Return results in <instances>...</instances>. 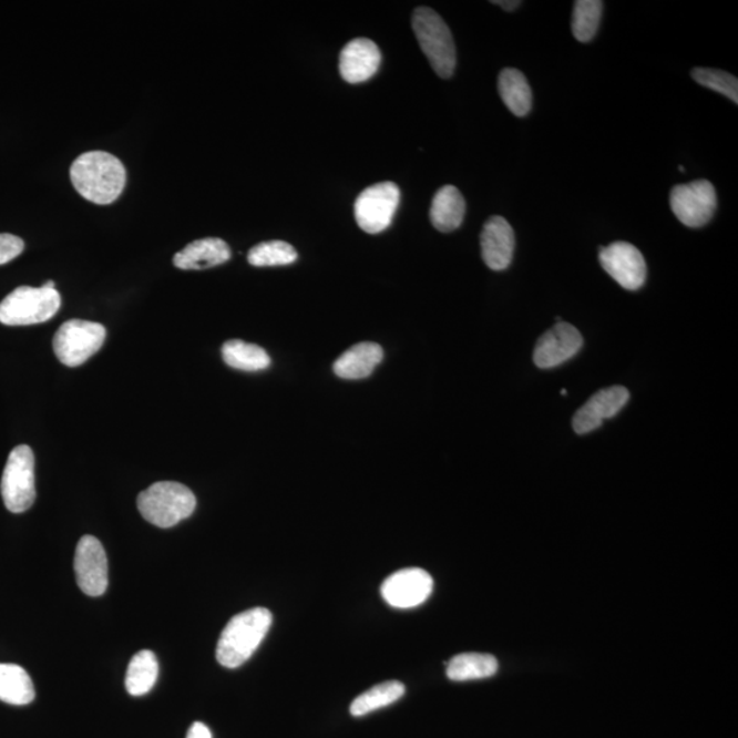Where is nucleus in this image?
Segmentation results:
<instances>
[{"label": "nucleus", "instance_id": "nucleus-16", "mask_svg": "<svg viewBox=\"0 0 738 738\" xmlns=\"http://www.w3.org/2000/svg\"><path fill=\"white\" fill-rule=\"evenodd\" d=\"M480 245H482L483 260L489 268L494 271H503L512 265L515 246L514 232L502 216H491L485 222L482 236H480Z\"/></svg>", "mask_w": 738, "mask_h": 738}, {"label": "nucleus", "instance_id": "nucleus-18", "mask_svg": "<svg viewBox=\"0 0 738 738\" xmlns=\"http://www.w3.org/2000/svg\"><path fill=\"white\" fill-rule=\"evenodd\" d=\"M383 360V349L378 344H357L334 362L337 377L349 380L368 378Z\"/></svg>", "mask_w": 738, "mask_h": 738}, {"label": "nucleus", "instance_id": "nucleus-23", "mask_svg": "<svg viewBox=\"0 0 738 738\" xmlns=\"http://www.w3.org/2000/svg\"><path fill=\"white\" fill-rule=\"evenodd\" d=\"M222 357L228 367L238 371L257 372L267 369L271 359L267 351L257 345L232 339L222 347Z\"/></svg>", "mask_w": 738, "mask_h": 738}, {"label": "nucleus", "instance_id": "nucleus-25", "mask_svg": "<svg viewBox=\"0 0 738 738\" xmlns=\"http://www.w3.org/2000/svg\"><path fill=\"white\" fill-rule=\"evenodd\" d=\"M406 695V685L400 681H386L375 685L367 693L357 696L350 706L353 717H365L367 714L388 707Z\"/></svg>", "mask_w": 738, "mask_h": 738}, {"label": "nucleus", "instance_id": "nucleus-17", "mask_svg": "<svg viewBox=\"0 0 738 738\" xmlns=\"http://www.w3.org/2000/svg\"><path fill=\"white\" fill-rule=\"evenodd\" d=\"M230 246L224 239L208 237L197 239L174 256V266L180 269H207L230 260Z\"/></svg>", "mask_w": 738, "mask_h": 738}, {"label": "nucleus", "instance_id": "nucleus-27", "mask_svg": "<svg viewBox=\"0 0 738 738\" xmlns=\"http://www.w3.org/2000/svg\"><path fill=\"white\" fill-rule=\"evenodd\" d=\"M297 252L285 242L257 244L249 250L248 263L255 267H275L291 265L297 260Z\"/></svg>", "mask_w": 738, "mask_h": 738}, {"label": "nucleus", "instance_id": "nucleus-26", "mask_svg": "<svg viewBox=\"0 0 738 738\" xmlns=\"http://www.w3.org/2000/svg\"><path fill=\"white\" fill-rule=\"evenodd\" d=\"M603 13L601 0H577L574 2L572 16L573 37L580 43H588L599 29Z\"/></svg>", "mask_w": 738, "mask_h": 738}, {"label": "nucleus", "instance_id": "nucleus-22", "mask_svg": "<svg viewBox=\"0 0 738 738\" xmlns=\"http://www.w3.org/2000/svg\"><path fill=\"white\" fill-rule=\"evenodd\" d=\"M498 660L490 654L467 653L455 655L448 664V677L451 681H472L489 678L498 672Z\"/></svg>", "mask_w": 738, "mask_h": 738}, {"label": "nucleus", "instance_id": "nucleus-12", "mask_svg": "<svg viewBox=\"0 0 738 738\" xmlns=\"http://www.w3.org/2000/svg\"><path fill=\"white\" fill-rule=\"evenodd\" d=\"M433 590L430 573L420 567H408L398 571L385 580L382 596L390 606L396 608H413L429 599Z\"/></svg>", "mask_w": 738, "mask_h": 738}, {"label": "nucleus", "instance_id": "nucleus-4", "mask_svg": "<svg viewBox=\"0 0 738 738\" xmlns=\"http://www.w3.org/2000/svg\"><path fill=\"white\" fill-rule=\"evenodd\" d=\"M412 27L433 72L441 79H450L455 70L457 52L453 34L447 22L437 11L423 6L413 11Z\"/></svg>", "mask_w": 738, "mask_h": 738}, {"label": "nucleus", "instance_id": "nucleus-11", "mask_svg": "<svg viewBox=\"0 0 738 738\" xmlns=\"http://www.w3.org/2000/svg\"><path fill=\"white\" fill-rule=\"evenodd\" d=\"M74 572L82 593L101 596L109 587V564L102 543L86 535L80 539L74 556Z\"/></svg>", "mask_w": 738, "mask_h": 738}, {"label": "nucleus", "instance_id": "nucleus-3", "mask_svg": "<svg viewBox=\"0 0 738 738\" xmlns=\"http://www.w3.org/2000/svg\"><path fill=\"white\" fill-rule=\"evenodd\" d=\"M197 502L186 485L175 482L152 484L137 498V508L143 517L160 529H172L191 517Z\"/></svg>", "mask_w": 738, "mask_h": 738}, {"label": "nucleus", "instance_id": "nucleus-2", "mask_svg": "<svg viewBox=\"0 0 738 738\" xmlns=\"http://www.w3.org/2000/svg\"><path fill=\"white\" fill-rule=\"evenodd\" d=\"M273 614L265 607L250 608L228 621L216 647V659L227 669L245 664L265 640Z\"/></svg>", "mask_w": 738, "mask_h": 738}, {"label": "nucleus", "instance_id": "nucleus-10", "mask_svg": "<svg viewBox=\"0 0 738 738\" xmlns=\"http://www.w3.org/2000/svg\"><path fill=\"white\" fill-rule=\"evenodd\" d=\"M599 262L615 283L626 290H638L646 283V260L635 245L621 242L605 246L601 248Z\"/></svg>", "mask_w": 738, "mask_h": 738}, {"label": "nucleus", "instance_id": "nucleus-20", "mask_svg": "<svg viewBox=\"0 0 738 738\" xmlns=\"http://www.w3.org/2000/svg\"><path fill=\"white\" fill-rule=\"evenodd\" d=\"M498 91L515 116H525L532 109V91L525 75L517 69H503L498 78Z\"/></svg>", "mask_w": 738, "mask_h": 738}, {"label": "nucleus", "instance_id": "nucleus-19", "mask_svg": "<svg viewBox=\"0 0 738 738\" xmlns=\"http://www.w3.org/2000/svg\"><path fill=\"white\" fill-rule=\"evenodd\" d=\"M465 211V198L461 195V192L455 186H443L432 198L431 224L439 232H454L464 221Z\"/></svg>", "mask_w": 738, "mask_h": 738}, {"label": "nucleus", "instance_id": "nucleus-14", "mask_svg": "<svg viewBox=\"0 0 738 738\" xmlns=\"http://www.w3.org/2000/svg\"><path fill=\"white\" fill-rule=\"evenodd\" d=\"M629 401V391L623 386L597 391L573 418V429L580 435L588 433L603 424L606 419L614 418Z\"/></svg>", "mask_w": 738, "mask_h": 738}, {"label": "nucleus", "instance_id": "nucleus-15", "mask_svg": "<svg viewBox=\"0 0 738 738\" xmlns=\"http://www.w3.org/2000/svg\"><path fill=\"white\" fill-rule=\"evenodd\" d=\"M382 62L379 47L366 38L353 39L339 55V72L349 84H360L377 74Z\"/></svg>", "mask_w": 738, "mask_h": 738}, {"label": "nucleus", "instance_id": "nucleus-30", "mask_svg": "<svg viewBox=\"0 0 738 738\" xmlns=\"http://www.w3.org/2000/svg\"><path fill=\"white\" fill-rule=\"evenodd\" d=\"M186 738H213L209 729L202 722H195L191 726L189 731H187Z\"/></svg>", "mask_w": 738, "mask_h": 738}, {"label": "nucleus", "instance_id": "nucleus-28", "mask_svg": "<svg viewBox=\"0 0 738 738\" xmlns=\"http://www.w3.org/2000/svg\"><path fill=\"white\" fill-rule=\"evenodd\" d=\"M693 79L697 84L716 91L730 101L738 103V80L735 75L717 69L696 68L693 70Z\"/></svg>", "mask_w": 738, "mask_h": 738}, {"label": "nucleus", "instance_id": "nucleus-6", "mask_svg": "<svg viewBox=\"0 0 738 738\" xmlns=\"http://www.w3.org/2000/svg\"><path fill=\"white\" fill-rule=\"evenodd\" d=\"M0 492L4 506L11 513L27 512L37 500L34 454L27 444H21L11 451L6 462Z\"/></svg>", "mask_w": 738, "mask_h": 738}, {"label": "nucleus", "instance_id": "nucleus-29", "mask_svg": "<svg viewBox=\"0 0 738 738\" xmlns=\"http://www.w3.org/2000/svg\"><path fill=\"white\" fill-rule=\"evenodd\" d=\"M23 249H25V244L20 237L8 233L0 234V266L14 260L16 257L22 254Z\"/></svg>", "mask_w": 738, "mask_h": 738}, {"label": "nucleus", "instance_id": "nucleus-31", "mask_svg": "<svg viewBox=\"0 0 738 738\" xmlns=\"http://www.w3.org/2000/svg\"><path fill=\"white\" fill-rule=\"evenodd\" d=\"M492 3L500 6V8L506 11H514L515 9H519L521 6V2H519V0H494V2Z\"/></svg>", "mask_w": 738, "mask_h": 738}, {"label": "nucleus", "instance_id": "nucleus-5", "mask_svg": "<svg viewBox=\"0 0 738 738\" xmlns=\"http://www.w3.org/2000/svg\"><path fill=\"white\" fill-rule=\"evenodd\" d=\"M62 306L61 295L50 287L21 286L0 303V324L31 326L54 318Z\"/></svg>", "mask_w": 738, "mask_h": 738}, {"label": "nucleus", "instance_id": "nucleus-21", "mask_svg": "<svg viewBox=\"0 0 738 738\" xmlns=\"http://www.w3.org/2000/svg\"><path fill=\"white\" fill-rule=\"evenodd\" d=\"M32 678L19 665L0 664V700L13 706H27L34 699Z\"/></svg>", "mask_w": 738, "mask_h": 738}, {"label": "nucleus", "instance_id": "nucleus-1", "mask_svg": "<svg viewBox=\"0 0 738 738\" xmlns=\"http://www.w3.org/2000/svg\"><path fill=\"white\" fill-rule=\"evenodd\" d=\"M70 180L80 195L99 205L114 203L126 185V168L104 151L85 152L70 167Z\"/></svg>", "mask_w": 738, "mask_h": 738}, {"label": "nucleus", "instance_id": "nucleus-8", "mask_svg": "<svg viewBox=\"0 0 738 738\" xmlns=\"http://www.w3.org/2000/svg\"><path fill=\"white\" fill-rule=\"evenodd\" d=\"M716 187L707 180L677 185L670 192V207L676 218L690 228L706 226L717 211Z\"/></svg>", "mask_w": 738, "mask_h": 738}, {"label": "nucleus", "instance_id": "nucleus-13", "mask_svg": "<svg viewBox=\"0 0 738 738\" xmlns=\"http://www.w3.org/2000/svg\"><path fill=\"white\" fill-rule=\"evenodd\" d=\"M583 348V337L576 327L560 321L539 339L533 362L542 369L555 368L573 359Z\"/></svg>", "mask_w": 738, "mask_h": 738}, {"label": "nucleus", "instance_id": "nucleus-7", "mask_svg": "<svg viewBox=\"0 0 738 738\" xmlns=\"http://www.w3.org/2000/svg\"><path fill=\"white\" fill-rule=\"evenodd\" d=\"M104 326L95 321L73 319L64 321L57 331L54 351L57 359L66 367H79L102 349L105 341Z\"/></svg>", "mask_w": 738, "mask_h": 738}, {"label": "nucleus", "instance_id": "nucleus-9", "mask_svg": "<svg viewBox=\"0 0 738 738\" xmlns=\"http://www.w3.org/2000/svg\"><path fill=\"white\" fill-rule=\"evenodd\" d=\"M400 201V187L394 183H380L367 187L355 204L357 225L368 234L385 232L391 225Z\"/></svg>", "mask_w": 738, "mask_h": 738}, {"label": "nucleus", "instance_id": "nucleus-24", "mask_svg": "<svg viewBox=\"0 0 738 738\" xmlns=\"http://www.w3.org/2000/svg\"><path fill=\"white\" fill-rule=\"evenodd\" d=\"M160 676V664L154 653L144 649L133 656L129 664L125 685L132 696H144L150 693Z\"/></svg>", "mask_w": 738, "mask_h": 738}]
</instances>
